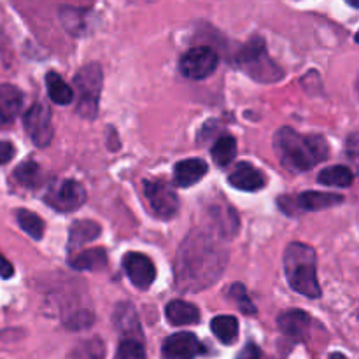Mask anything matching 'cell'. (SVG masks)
Here are the masks:
<instances>
[{"instance_id":"1","label":"cell","mask_w":359,"mask_h":359,"mask_svg":"<svg viewBox=\"0 0 359 359\" xmlns=\"http://www.w3.org/2000/svg\"><path fill=\"white\" fill-rule=\"evenodd\" d=\"M226 266V252L203 233H191L177 255V286L186 291H200L212 286Z\"/></svg>"},{"instance_id":"2","label":"cell","mask_w":359,"mask_h":359,"mask_svg":"<svg viewBox=\"0 0 359 359\" xmlns=\"http://www.w3.org/2000/svg\"><path fill=\"white\" fill-rule=\"evenodd\" d=\"M273 147L280 163L294 172L311 170L330 154L328 142L323 135H302L293 128H280L273 137Z\"/></svg>"},{"instance_id":"3","label":"cell","mask_w":359,"mask_h":359,"mask_svg":"<svg viewBox=\"0 0 359 359\" xmlns=\"http://www.w3.org/2000/svg\"><path fill=\"white\" fill-rule=\"evenodd\" d=\"M284 273L297 293L307 298L321 297V286L318 283L316 270V251L307 244L293 242L284 251Z\"/></svg>"},{"instance_id":"4","label":"cell","mask_w":359,"mask_h":359,"mask_svg":"<svg viewBox=\"0 0 359 359\" xmlns=\"http://www.w3.org/2000/svg\"><path fill=\"white\" fill-rule=\"evenodd\" d=\"M235 62L248 76L259 83H276L284 76L279 65L266 53V44L262 37H252L248 44L242 46Z\"/></svg>"},{"instance_id":"5","label":"cell","mask_w":359,"mask_h":359,"mask_svg":"<svg viewBox=\"0 0 359 359\" xmlns=\"http://www.w3.org/2000/svg\"><path fill=\"white\" fill-rule=\"evenodd\" d=\"M74 84L79 93L77 114L84 119H95L98 114V100H100L104 76L98 63H88L74 77Z\"/></svg>"},{"instance_id":"6","label":"cell","mask_w":359,"mask_h":359,"mask_svg":"<svg viewBox=\"0 0 359 359\" xmlns=\"http://www.w3.org/2000/svg\"><path fill=\"white\" fill-rule=\"evenodd\" d=\"M217 58L216 51L209 46H198V48H193L186 53L184 56L179 62V70L184 77L193 81H202L205 77L212 76L214 70L217 69Z\"/></svg>"},{"instance_id":"7","label":"cell","mask_w":359,"mask_h":359,"mask_svg":"<svg viewBox=\"0 0 359 359\" xmlns=\"http://www.w3.org/2000/svg\"><path fill=\"white\" fill-rule=\"evenodd\" d=\"M144 193L146 198L149 200L151 210L160 219H170L177 214L179 200L170 184L161 179L158 181H146L144 182Z\"/></svg>"},{"instance_id":"8","label":"cell","mask_w":359,"mask_h":359,"mask_svg":"<svg viewBox=\"0 0 359 359\" xmlns=\"http://www.w3.org/2000/svg\"><path fill=\"white\" fill-rule=\"evenodd\" d=\"M46 202L60 212H72L86 202V191L74 179L55 182L46 195Z\"/></svg>"},{"instance_id":"9","label":"cell","mask_w":359,"mask_h":359,"mask_svg":"<svg viewBox=\"0 0 359 359\" xmlns=\"http://www.w3.org/2000/svg\"><path fill=\"white\" fill-rule=\"evenodd\" d=\"M25 132L37 147H46L51 144L55 130L51 123V111L44 104H34L23 118Z\"/></svg>"},{"instance_id":"10","label":"cell","mask_w":359,"mask_h":359,"mask_svg":"<svg viewBox=\"0 0 359 359\" xmlns=\"http://www.w3.org/2000/svg\"><path fill=\"white\" fill-rule=\"evenodd\" d=\"M123 269L137 290H149L156 279V266L142 252H126L123 256Z\"/></svg>"},{"instance_id":"11","label":"cell","mask_w":359,"mask_h":359,"mask_svg":"<svg viewBox=\"0 0 359 359\" xmlns=\"http://www.w3.org/2000/svg\"><path fill=\"white\" fill-rule=\"evenodd\" d=\"M203 353V346L193 333L182 332L170 335L163 342L161 354L165 359H195Z\"/></svg>"},{"instance_id":"12","label":"cell","mask_w":359,"mask_h":359,"mask_svg":"<svg viewBox=\"0 0 359 359\" xmlns=\"http://www.w3.org/2000/svg\"><path fill=\"white\" fill-rule=\"evenodd\" d=\"M228 182H230L233 188L241 189V191H258L263 186L266 184V177L263 175L262 170L255 167L252 163H248V161H242L235 167V170L231 172L230 177H228Z\"/></svg>"},{"instance_id":"13","label":"cell","mask_w":359,"mask_h":359,"mask_svg":"<svg viewBox=\"0 0 359 359\" xmlns=\"http://www.w3.org/2000/svg\"><path fill=\"white\" fill-rule=\"evenodd\" d=\"M279 330L286 337L294 340H305L309 337V330H311V316L304 311H286L279 316L277 319Z\"/></svg>"},{"instance_id":"14","label":"cell","mask_w":359,"mask_h":359,"mask_svg":"<svg viewBox=\"0 0 359 359\" xmlns=\"http://www.w3.org/2000/svg\"><path fill=\"white\" fill-rule=\"evenodd\" d=\"M207 170H209V167H207L205 161L200 160V158H188V160L179 161L174 168L175 184L181 186V188H189V186L202 181V177L207 174Z\"/></svg>"},{"instance_id":"15","label":"cell","mask_w":359,"mask_h":359,"mask_svg":"<svg viewBox=\"0 0 359 359\" xmlns=\"http://www.w3.org/2000/svg\"><path fill=\"white\" fill-rule=\"evenodd\" d=\"M100 224L95 223L91 219H83V221H76V223L70 226V233H69V251L76 252L77 249H81L83 245H86L88 242H93L95 238L100 237Z\"/></svg>"},{"instance_id":"16","label":"cell","mask_w":359,"mask_h":359,"mask_svg":"<svg viewBox=\"0 0 359 359\" xmlns=\"http://www.w3.org/2000/svg\"><path fill=\"white\" fill-rule=\"evenodd\" d=\"M168 323L174 326L195 325L200 321V311L193 304H188L184 300H172L165 309Z\"/></svg>"},{"instance_id":"17","label":"cell","mask_w":359,"mask_h":359,"mask_svg":"<svg viewBox=\"0 0 359 359\" xmlns=\"http://www.w3.org/2000/svg\"><path fill=\"white\" fill-rule=\"evenodd\" d=\"M344 202L342 195H335V193H321V191H305L297 198V203L304 210H323L335 207Z\"/></svg>"},{"instance_id":"18","label":"cell","mask_w":359,"mask_h":359,"mask_svg":"<svg viewBox=\"0 0 359 359\" xmlns=\"http://www.w3.org/2000/svg\"><path fill=\"white\" fill-rule=\"evenodd\" d=\"M23 107V95L13 84H0V111L9 123L16 119Z\"/></svg>"},{"instance_id":"19","label":"cell","mask_w":359,"mask_h":359,"mask_svg":"<svg viewBox=\"0 0 359 359\" xmlns=\"http://www.w3.org/2000/svg\"><path fill=\"white\" fill-rule=\"evenodd\" d=\"M74 270H102L107 266V252L104 249H86L69 259Z\"/></svg>"},{"instance_id":"20","label":"cell","mask_w":359,"mask_h":359,"mask_svg":"<svg viewBox=\"0 0 359 359\" xmlns=\"http://www.w3.org/2000/svg\"><path fill=\"white\" fill-rule=\"evenodd\" d=\"M210 154H212V160L217 167H226V165H230L235 160V156H237V140H235V137H231L230 133L221 135L214 142Z\"/></svg>"},{"instance_id":"21","label":"cell","mask_w":359,"mask_h":359,"mask_svg":"<svg viewBox=\"0 0 359 359\" xmlns=\"http://www.w3.org/2000/svg\"><path fill=\"white\" fill-rule=\"evenodd\" d=\"M46 86H48L49 98L58 105H69L74 100V91L62 76L56 72H48L46 76Z\"/></svg>"},{"instance_id":"22","label":"cell","mask_w":359,"mask_h":359,"mask_svg":"<svg viewBox=\"0 0 359 359\" xmlns=\"http://www.w3.org/2000/svg\"><path fill=\"white\" fill-rule=\"evenodd\" d=\"M114 323L123 335L137 337L140 333V325L139 319H137L135 309L130 304H119V307L116 309Z\"/></svg>"},{"instance_id":"23","label":"cell","mask_w":359,"mask_h":359,"mask_svg":"<svg viewBox=\"0 0 359 359\" xmlns=\"http://www.w3.org/2000/svg\"><path fill=\"white\" fill-rule=\"evenodd\" d=\"M212 333L217 337V340L226 346L233 344L238 337V321L233 316H217L210 323Z\"/></svg>"},{"instance_id":"24","label":"cell","mask_w":359,"mask_h":359,"mask_svg":"<svg viewBox=\"0 0 359 359\" xmlns=\"http://www.w3.org/2000/svg\"><path fill=\"white\" fill-rule=\"evenodd\" d=\"M318 181L325 186H335V188H347L353 184L354 174L349 167L337 165V167H328L319 172Z\"/></svg>"},{"instance_id":"25","label":"cell","mask_w":359,"mask_h":359,"mask_svg":"<svg viewBox=\"0 0 359 359\" xmlns=\"http://www.w3.org/2000/svg\"><path fill=\"white\" fill-rule=\"evenodd\" d=\"M16 219L25 233H28L35 241H41L42 235H44V221L37 214L32 212V210L21 209L16 212Z\"/></svg>"},{"instance_id":"26","label":"cell","mask_w":359,"mask_h":359,"mask_svg":"<svg viewBox=\"0 0 359 359\" xmlns=\"http://www.w3.org/2000/svg\"><path fill=\"white\" fill-rule=\"evenodd\" d=\"M14 179L25 188H35L41 181V168L35 161H25L14 170Z\"/></svg>"},{"instance_id":"27","label":"cell","mask_w":359,"mask_h":359,"mask_svg":"<svg viewBox=\"0 0 359 359\" xmlns=\"http://www.w3.org/2000/svg\"><path fill=\"white\" fill-rule=\"evenodd\" d=\"M114 359H146V349L137 337H126L119 344Z\"/></svg>"},{"instance_id":"28","label":"cell","mask_w":359,"mask_h":359,"mask_svg":"<svg viewBox=\"0 0 359 359\" xmlns=\"http://www.w3.org/2000/svg\"><path fill=\"white\" fill-rule=\"evenodd\" d=\"M105 347L104 342L100 339H91L88 342L79 344V346L74 349L70 359H104Z\"/></svg>"},{"instance_id":"29","label":"cell","mask_w":359,"mask_h":359,"mask_svg":"<svg viewBox=\"0 0 359 359\" xmlns=\"http://www.w3.org/2000/svg\"><path fill=\"white\" fill-rule=\"evenodd\" d=\"M228 297L237 304V307L241 309L244 314H256V307L251 302V298L248 297V291L242 284H231L230 290H228Z\"/></svg>"},{"instance_id":"30","label":"cell","mask_w":359,"mask_h":359,"mask_svg":"<svg viewBox=\"0 0 359 359\" xmlns=\"http://www.w3.org/2000/svg\"><path fill=\"white\" fill-rule=\"evenodd\" d=\"M93 325V314L90 311H77L65 319V326L70 330H86Z\"/></svg>"},{"instance_id":"31","label":"cell","mask_w":359,"mask_h":359,"mask_svg":"<svg viewBox=\"0 0 359 359\" xmlns=\"http://www.w3.org/2000/svg\"><path fill=\"white\" fill-rule=\"evenodd\" d=\"M81 16H83V14L76 9L62 11V21L70 34H79L81 32V27H83V20H81Z\"/></svg>"},{"instance_id":"32","label":"cell","mask_w":359,"mask_h":359,"mask_svg":"<svg viewBox=\"0 0 359 359\" xmlns=\"http://www.w3.org/2000/svg\"><path fill=\"white\" fill-rule=\"evenodd\" d=\"M14 153H16V149H14L13 144L0 142V165L9 163V161L14 158Z\"/></svg>"},{"instance_id":"33","label":"cell","mask_w":359,"mask_h":359,"mask_svg":"<svg viewBox=\"0 0 359 359\" xmlns=\"http://www.w3.org/2000/svg\"><path fill=\"white\" fill-rule=\"evenodd\" d=\"M237 359H262V353H259L258 346H255V344H248V346L241 351V354H238Z\"/></svg>"},{"instance_id":"34","label":"cell","mask_w":359,"mask_h":359,"mask_svg":"<svg viewBox=\"0 0 359 359\" xmlns=\"http://www.w3.org/2000/svg\"><path fill=\"white\" fill-rule=\"evenodd\" d=\"M14 276V266L11 265L9 259L0 252V277L2 279H11Z\"/></svg>"},{"instance_id":"35","label":"cell","mask_w":359,"mask_h":359,"mask_svg":"<svg viewBox=\"0 0 359 359\" xmlns=\"http://www.w3.org/2000/svg\"><path fill=\"white\" fill-rule=\"evenodd\" d=\"M6 125H9V121H7V119L4 118L2 111H0V128H2V126H6Z\"/></svg>"},{"instance_id":"36","label":"cell","mask_w":359,"mask_h":359,"mask_svg":"<svg viewBox=\"0 0 359 359\" xmlns=\"http://www.w3.org/2000/svg\"><path fill=\"white\" fill-rule=\"evenodd\" d=\"M347 4H349V6H353V7H356V9H359V0H346Z\"/></svg>"},{"instance_id":"37","label":"cell","mask_w":359,"mask_h":359,"mask_svg":"<svg viewBox=\"0 0 359 359\" xmlns=\"http://www.w3.org/2000/svg\"><path fill=\"white\" fill-rule=\"evenodd\" d=\"M330 359H347V358L342 356L340 353H335V354H332V356H330Z\"/></svg>"},{"instance_id":"38","label":"cell","mask_w":359,"mask_h":359,"mask_svg":"<svg viewBox=\"0 0 359 359\" xmlns=\"http://www.w3.org/2000/svg\"><path fill=\"white\" fill-rule=\"evenodd\" d=\"M356 42H358V44H359V32H358V34H356Z\"/></svg>"}]
</instances>
